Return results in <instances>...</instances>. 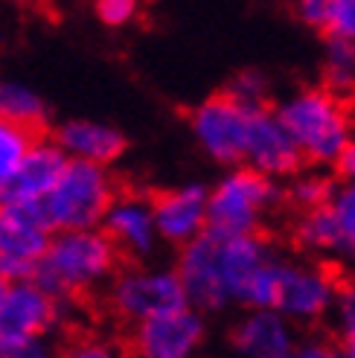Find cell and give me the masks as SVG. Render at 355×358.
I'll return each instance as SVG.
<instances>
[{"instance_id": "4fadbf2b", "label": "cell", "mask_w": 355, "mask_h": 358, "mask_svg": "<svg viewBox=\"0 0 355 358\" xmlns=\"http://www.w3.org/2000/svg\"><path fill=\"white\" fill-rule=\"evenodd\" d=\"M219 239L216 236H198L192 239L189 245L181 248L178 254V265H175V274L184 285V294L187 303L201 312H222L227 309V294H224V285H222V274H219Z\"/></svg>"}, {"instance_id": "277c9868", "label": "cell", "mask_w": 355, "mask_h": 358, "mask_svg": "<svg viewBox=\"0 0 355 358\" xmlns=\"http://www.w3.org/2000/svg\"><path fill=\"white\" fill-rule=\"evenodd\" d=\"M117 199V181L108 166L67 160L56 187L41 201L52 234L61 230H94L102 224L111 201Z\"/></svg>"}, {"instance_id": "7402d4cb", "label": "cell", "mask_w": 355, "mask_h": 358, "mask_svg": "<svg viewBox=\"0 0 355 358\" xmlns=\"http://www.w3.org/2000/svg\"><path fill=\"white\" fill-rule=\"evenodd\" d=\"M38 137H44V131H35V129H27V125L0 120V184L15 172V166L21 164L24 155L29 152V146Z\"/></svg>"}, {"instance_id": "5b68a950", "label": "cell", "mask_w": 355, "mask_h": 358, "mask_svg": "<svg viewBox=\"0 0 355 358\" xmlns=\"http://www.w3.org/2000/svg\"><path fill=\"white\" fill-rule=\"evenodd\" d=\"M108 303L117 317L129 320L134 327L149 317L189 306L175 268H146V265L117 271L111 277Z\"/></svg>"}, {"instance_id": "d6986e66", "label": "cell", "mask_w": 355, "mask_h": 358, "mask_svg": "<svg viewBox=\"0 0 355 358\" xmlns=\"http://www.w3.org/2000/svg\"><path fill=\"white\" fill-rule=\"evenodd\" d=\"M52 143L67 155V160L111 166L129 149V140L119 129L99 120H67L52 131Z\"/></svg>"}, {"instance_id": "f546056e", "label": "cell", "mask_w": 355, "mask_h": 358, "mask_svg": "<svg viewBox=\"0 0 355 358\" xmlns=\"http://www.w3.org/2000/svg\"><path fill=\"white\" fill-rule=\"evenodd\" d=\"M332 6H335V0H294V15H297L306 27L326 29L329 15H332Z\"/></svg>"}, {"instance_id": "3957f363", "label": "cell", "mask_w": 355, "mask_h": 358, "mask_svg": "<svg viewBox=\"0 0 355 358\" xmlns=\"http://www.w3.org/2000/svg\"><path fill=\"white\" fill-rule=\"evenodd\" d=\"M282 199V187L247 166L227 169L207 187V234L216 239L254 236Z\"/></svg>"}, {"instance_id": "4316f807", "label": "cell", "mask_w": 355, "mask_h": 358, "mask_svg": "<svg viewBox=\"0 0 355 358\" xmlns=\"http://www.w3.org/2000/svg\"><path fill=\"white\" fill-rule=\"evenodd\" d=\"M329 38H344L355 41V0H335L329 24L324 29Z\"/></svg>"}, {"instance_id": "9c48e42d", "label": "cell", "mask_w": 355, "mask_h": 358, "mask_svg": "<svg viewBox=\"0 0 355 358\" xmlns=\"http://www.w3.org/2000/svg\"><path fill=\"white\" fill-rule=\"evenodd\" d=\"M52 230L38 204H0V274L9 282L32 280Z\"/></svg>"}, {"instance_id": "836d02e7", "label": "cell", "mask_w": 355, "mask_h": 358, "mask_svg": "<svg viewBox=\"0 0 355 358\" xmlns=\"http://www.w3.org/2000/svg\"><path fill=\"white\" fill-rule=\"evenodd\" d=\"M352 352H355V347H352Z\"/></svg>"}, {"instance_id": "e0dca14e", "label": "cell", "mask_w": 355, "mask_h": 358, "mask_svg": "<svg viewBox=\"0 0 355 358\" xmlns=\"http://www.w3.org/2000/svg\"><path fill=\"white\" fill-rule=\"evenodd\" d=\"M297 344L294 324L274 309H247L230 332V347L239 358H291Z\"/></svg>"}, {"instance_id": "f1b7e54d", "label": "cell", "mask_w": 355, "mask_h": 358, "mask_svg": "<svg viewBox=\"0 0 355 358\" xmlns=\"http://www.w3.org/2000/svg\"><path fill=\"white\" fill-rule=\"evenodd\" d=\"M291 358H355V352L341 341H329V338H309V341L297 344Z\"/></svg>"}, {"instance_id": "8fae6325", "label": "cell", "mask_w": 355, "mask_h": 358, "mask_svg": "<svg viewBox=\"0 0 355 358\" xmlns=\"http://www.w3.org/2000/svg\"><path fill=\"white\" fill-rule=\"evenodd\" d=\"M207 338V320L192 306L149 317L134 327L137 358H198Z\"/></svg>"}, {"instance_id": "484cf974", "label": "cell", "mask_w": 355, "mask_h": 358, "mask_svg": "<svg viewBox=\"0 0 355 358\" xmlns=\"http://www.w3.org/2000/svg\"><path fill=\"white\" fill-rule=\"evenodd\" d=\"M227 94L245 102V105H265V96H268V82L265 76L254 73V70H247V73H239L233 82H230Z\"/></svg>"}, {"instance_id": "ba28073f", "label": "cell", "mask_w": 355, "mask_h": 358, "mask_svg": "<svg viewBox=\"0 0 355 358\" xmlns=\"http://www.w3.org/2000/svg\"><path fill=\"white\" fill-rule=\"evenodd\" d=\"M294 242L309 254L355 259V181L335 184L324 207L300 213Z\"/></svg>"}, {"instance_id": "1f68e13d", "label": "cell", "mask_w": 355, "mask_h": 358, "mask_svg": "<svg viewBox=\"0 0 355 358\" xmlns=\"http://www.w3.org/2000/svg\"><path fill=\"white\" fill-rule=\"evenodd\" d=\"M335 166H338L344 181H355V137H352L349 146L344 149V155L338 157V164H335Z\"/></svg>"}, {"instance_id": "44dd1931", "label": "cell", "mask_w": 355, "mask_h": 358, "mask_svg": "<svg viewBox=\"0 0 355 358\" xmlns=\"http://www.w3.org/2000/svg\"><path fill=\"white\" fill-rule=\"evenodd\" d=\"M324 82L332 94H352L355 91V41L329 38L324 52Z\"/></svg>"}, {"instance_id": "ffe728a7", "label": "cell", "mask_w": 355, "mask_h": 358, "mask_svg": "<svg viewBox=\"0 0 355 358\" xmlns=\"http://www.w3.org/2000/svg\"><path fill=\"white\" fill-rule=\"evenodd\" d=\"M47 102L32 87L17 82H0V120H9L27 129L47 134Z\"/></svg>"}, {"instance_id": "7c38bea8", "label": "cell", "mask_w": 355, "mask_h": 358, "mask_svg": "<svg viewBox=\"0 0 355 358\" xmlns=\"http://www.w3.org/2000/svg\"><path fill=\"white\" fill-rule=\"evenodd\" d=\"M64 303L50 297L32 280L9 285V294L0 303V347L47 338L59 327Z\"/></svg>"}, {"instance_id": "9a60e30c", "label": "cell", "mask_w": 355, "mask_h": 358, "mask_svg": "<svg viewBox=\"0 0 355 358\" xmlns=\"http://www.w3.org/2000/svg\"><path fill=\"white\" fill-rule=\"evenodd\" d=\"M152 216L161 242L178 248L189 245L207 234V187L184 184L164 189L152 199Z\"/></svg>"}, {"instance_id": "4dcf8cb0", "label": "cell", "mask_w": 355, "mask_h": 358, "mask_svg": "<svg viewBox=\"0 0 355 358\" xmlns=\"http://www.w3.org/2000/svg\"><path fill=\"white\" fill-rule=\"evenodd\" d=\"M0 358H56V350L47 338H32V341L0 347Z\"/></svg>"}, {"instance_id": "ac0fdd59", "label": "cell", "mask_w": 355, "mask_h": 358, "mask_svg": "<svg viewBox=\"0 0 355 358\" xmlns=\"http://www.w3.org/2000/svg\"><path fill=\"white\" fill-rule=\"evenodd\" d=\"M219 274L230 306H245V297L256 282L259 271L268 265L277 250L268 239L259 234L254 236H236V239H219Z\"/></svg>"}, {"instance_id": "d4e9b609", "label": "cell", "mask_w": 355, "mask_h": 358, "mask_svg": "<svg viewBox=\"0 0 355 358\" xmlns=\"http://www.w3.org/2000/svg\"><path fill=\"white\" fill-rule=\"evenodd\" d=\"M94 12L105 27H126L140 12V0H94Z\"/></svg>"}, {"instance_id": "7a4b0ae2", "label": "cell", "mask_w": 355, "mask_h": 358, "mask_svg": "<svg viewBox=\"0 0 355 358\" xmlns=\"http://www.w3.org/2000/svg\"><path fill=\"white\" fill-rule=\"evenodd\" d=\"M280 125L297 146L303 164L335 166L355 137V120L344 96L326 87H306L274 108Z\"/></svg>"}, {"instance_id": "30bf717a", "label": "cell", "mask_w": 355, "mask_h": 358, "mask_svg": "<svg viewBox=\"0 0 355 358\" xmlns=\"http://www.w3.org/2000/svg\"><path fill=\"white\" fill-rule=\"evenodd\" d=\"M242 166L271 178L277 184L282 178H294L303 169V157H300L297 146L291 143L286 129L280 125L274 108H268V105H254L251 108Z\"/></svg>"}, {"instance_id": "83f0119b", "label": "cell", "mask_w": 355, "mask_h": 358, "mask_svg": "<svg viewBox=\"0 0 355 358\" xmlns=\"http://www.w3.org/2000/svg\"><path fill=\"white\" fill-rule=\"evenodd\" d=\"M56 358H129V355L108 341H99V338H82V341H73L61 352H56Z\"/></svg>"}, {"instance_id": "8992f818", "label": "cell", "mask_w": 355, "mask_h": 358, "mask_svg": "<svg viewBox=\"0 0 355 358\" xmlns=\"http://www.w3.org/2000/svg\"><path fill=\"white\" fill-rule=\"evenodd\" d=\"M254 105L233 99L227 91L207 96L195 105L189 114V129L198 143V149L219 166L236 169L245 157V137H247V117Z\"/></svg>"}, {"instance_id": "5bb4252c", "label": "cell", "mask_w": 355, "mask_h": 358, "mask_svg": "<svg viewBox=\"0 0 355 358\" xmlns=\"http://www.w3.org/2000/svg\"><path fill=\"white\" fill-rule=\"evenodd\" d=\"M99 230L114 242L119 257L146 259L157 250V227L152 216V199L140 192H117Z\"/></svg>"}, {"instance_id": "6da1fadb", "label": "cell", "mask_w": 355, "mask_h": 358, "mask_svg": "<svg viewBox=\"0 0 355 358\" xmlns=\"http://www.w3.org/2000/svg\"><path fill=\"white\" fill-rule=\"evenodd\" d=\"M119 259V250L99 227L61 230V234L50 236L44 257L35 265L32 282L50 297L67 303L108 282L117 274Z\"/></svg>"}, {"instance_id": "603a6c76", "label": "cell", "mask_w": 355, "mask_h": 358, "mask_svg": "<svg viewBox=\"0 0 355 358\" xmlns=\"http://www.w3.org/2000/svg\"><path fill=\"white\" fill-rule=\"evenodd\" d=\"M332 189H335V184L329 181L324 172H303V169H300L294 175L291 187H289V199L306 213V210L324 207L329 201Z\"/></svg>"}, {"instance_id": "52a82bcc", "label": "cell", "mask_w": 355, "mask_h": 358, "mask_svg": "<svg viewBox=\"0 0 355 358\" xmlns=\"http://www.w3.org/2000/svg\"><path fill=\"white\" fill-rule=\"evenodd\" d=\"M335 292H338V280L324 265L280 259L271 309L291 324H317L329 315Z\"/></svg>"}, {"instance_id": "cb8c5ba5", "label": "cell", "mask_w": 355, "mask_h": 358, "mask_svg": "<svg viewBox=\"0 0 355 358\" xmlns=\"http://www.w3.org/2000/svg\"><path fill=\"white\" fill-rule=\"evenodd\" d=\"M329 315H332L335 332H338V341L352 350L355 347V282H338Z\"/></svg>"}, {"instance_id": "d6a6232c", "label": "cell", "mask_w": 355, "mask_h": 358, "mask_svg": "<svg viewBox=\"0 0 355 358\" xmlns=\"http://www.w3.org/2000/svg\"><path fill=\"white\" fill-rule=\"evenodd\" d=\"M9 285H12V282H9L3 274H0V303H3V297L9 294Z\"/></svg>"}, {"instance_id": "2e32d148", "label": "cell", "mask_w": 355, "mask_h": 358, "mask_svg": "<svg viewBox=\"0 0 355 358\" xmlns=\"http://www.w3.org/2000/svg\"><path fill=\"white\" fill-rule=\"evenodd\" d=\"M67 155L52 143V137H38L15 166V172L0 184V204H38L56 187Z\"/></svg>"}]
</instances>
